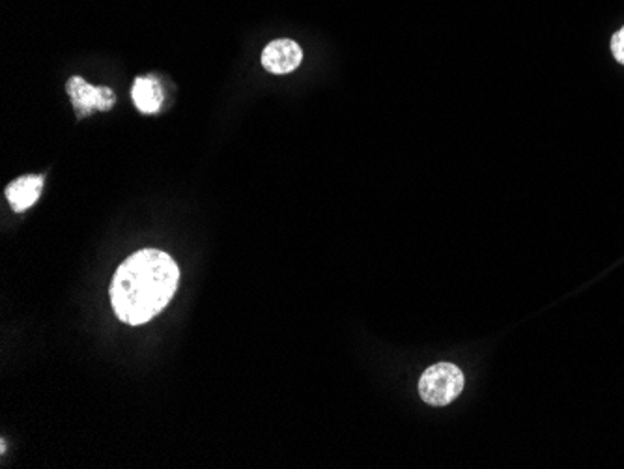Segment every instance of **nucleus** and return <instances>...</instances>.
I'll list each match as a JSON object with an SVG mask.
<instances>
[{
    "mask_svg": "<svg viewBox=\"0 0 624 469\" xmlns=\"http://www.w3.org/2000/svg\"><path fill=\"white\" fill-rule=\"evenodd\" d=\"M66 90L79 118L90 116L94 111H111L116 103V96L111 88L92 86L79 75L71 77Z\"/></svg>",
    "mask_w": 624,
    "mask_h": 469,
    "instance_id": "obj_3",
    "label": "nucleus"
},
{
    "mask_svg": "<svg viewBox=\"0 0 624 469\" xmlns=\"http://www.w3.org/2000/svg\"><path fill=\"white\" fill-rule=\"evenodd\" d=\"M303 60V51L292 40H275L262 53V66L275 75L294 72Z\"/></svg>",
    "mask_w": 624,
    "mask_h": 469,
    "instance_id": "obj_4",
    "label": "nucleus"
},
{
    "mask_svg": "<svg viewBox=\"0 0 624 469\" xmlns=\"http://www.w3.org/2000/svg\"><path fill=\"white\" fill-rule=\"evenodd\" d=\"M464 391V374L453 363H438L425 370L419 395L430 406H449Z\"/></svg>",
    "mask_w": 624,
    "mask_h": 469,
    "instance_id": "obj_2",
    "label": "nucleus"
},
{
    "mask_svg": "<svg viewBox=\"0 0 624 469\" xmlns=\"http://www.w3.org/2000/svg\"><path fill=\"white\" fill-rule=\"evenodd\" d=\"M611 53L619 64H624V27L611 40Z\"/></svg>",
    "mask_w": 624,
    "mask_h": 469,
    "instance_id": "obj_7",
    "label": "nucleus"
},
{
    "mask_svg": "<svg viewBox=\"0 0 624 469\" xmlns=\"http://www.w3.org/2000/svg\"><path fill=\"white\" fill-rule=\"evenodd\" d=\"M131 96L137 109L144 114H156L165 101L163 86L156 77H137L131 88Z\"/></svg>",
    "mask_w": 624,
    "mask_h": 469,
    "instance_id": "obj_6",
    "label": "nucleus"
},
{
    "mask_svg": "<svg viewBox=\"0 0 624 469\" xmlns=\"http://www.w3.org/2000/svg\"><path fill=\"white\" fill-rule=\"evenodd\" d=\"M180 283V270L171 256L157 249H142L128 256L116 270L109 288L118 320L142 326L161 313Z\"/></svg>",
    "mask_w": 624,
    "mask_h": 469,
    "instance_id": "obj_1",
    "label": "nucleus"
},
{
    "mask_svg": "<svg viewBox=\"0 0 624 469\" xmlns=\"http://www.w3.org/2000/svg\"><path fill=\"white\" fill-rule=\"evenodd\" d=\"M43 189V176H36V174H29V176H21L14 180L12 184L6 185V199L10 202V206L14 208L15 212H27L29 208H32L40 195H42Z\"/></svg>",
    "mask_w": 624,
    "mask_h": 469,
    "instance_id": "obj_5",
    "label": "nucleus"
}]
</instances>
